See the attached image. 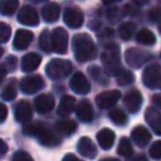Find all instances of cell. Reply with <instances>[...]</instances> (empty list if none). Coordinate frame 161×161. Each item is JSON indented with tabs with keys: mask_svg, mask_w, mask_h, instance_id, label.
Segmentation results:
<instances>
[{
	"mask_svg": "<svg viewBox=\"0 0 161 161\" xmlns=\"http://www.w3.org/2000/svg\"><path fill=\"white\" fill-rule=\"evenodd\" d=\"M73 52L74 57L79 63L92 60L97 55V47L88 34L80 33L73 36Z\"/></svg>",
	"mask_w": 161,
	"mask_h": 161,
	"instance_id": "obj_1",
	"label": "cell"
},
{
	"mask_svg": "<svg viewBox=\"0 0 161 161\" xmlns=\"http://www.w3.org/2000/svg\"><path fill=\"white\" fill-rule=\"evenodd\" d=\"M101 60L103 64V72L109 77H117L123 70L118 45L113 43L104 45V50L101 54Z\"/></svg>",
	"mask_w": 161,
	"mask_h": 161,
	"instance_id": "obj_2",
	"label": "cell"
},
{
	"mask_svg": "<svg viewBox=\"0 0 161 161\" xmlns=\"http://www.w3.org/2000/svg\"><path fill=\"white\" fill-rule=\"evenodd\" d=\"M24 133L36 137L39 140V142L47 147H53V146H57L60 143V137L58 136V133L52 131L48 126L42 125V123L26 125L24 127Z\"/></svg>",
	"mask_w": 161,
	"mask_h": 161,
	"instance_id": "obj_3",
	"label": "cell"
},
{
	"mask_svg": "<svg viewBox=\"0 0 161 161\" xmlns=\"http://www.w3.org/2000/svg\"><path fill=\"white\" fill-rule=\"evenodd\" d=\"M73 65L65 59H52L45 67V73L50 79H62L70 74Z\"/></svg>",
	"mask_w": 161,
	"mask_h": 161,
	"instance_id": "obj_4",
	"label": "cell"
},
{
	"mask_svg": "<svg viewBox=\"0 0 161 161\" xmlns=\"http://www.w3.org/2000/svg\"><path fill=\"white\" fill-rule=\"evenodd\" d=\"M125 58L130 67L137 69V68H141L142 65H145L146 63L153 60L155 57L152 53H150L147 50H143L140 48H130L128 50H126Z\"/></svg>",
	"mask_w": 161,
	"mask_h": 161,
	"instance_id": "obj_5",
	"label": "cell"
},
{
	"mask_svg": "<svg viewBox=\"0 0 161 161\" xmlns=\"http://www.w3.org/2000/svg\"><path fill=\"white\" fill-rule=\"evenodd\" d=\"M142 82L150 89L161 87V65L158 63H151L142 72Z\"/></svg>",
	"mask_w": 161,
	"mask_h": 161,
	"instance_id": "obj_6",
	"label": "cell"
},
{
	"mask_svg": "<svg viewBox=\"0 0 161 161\" xmlns=\"http://www.w3.org/2000/svg\"><path fill=\"white\" fill-rule=\"evenodd\" d=\"M63 21L72 29H78L83 25L84 16L79 8L77 6H67L63 14Z\"/></svg>",
	"mask_w": 161,
	"mask_h": 161,
	"instance_id": "obj_7",
	"label": "cell"
},
{
	"mask_svg": "<svg viewBox=\"0 0 161 161\" xmlns=\"http://www.w3.org/2000/svg\"><path fill=\"white\" fill-rule=\"evenodd\" d=\"M44 84L45 83H44L43 78L39 74L28 75L20 80V88H21L23 93H25V94H34V93L39 92L40 89L44 88Z\"/></svg>",
	"mask_w": 161,
	"mask_h": 161,
	"instance_id": "obj_8",
	"label": "cell"
},
{
	"mask_svg": "<svg viewBox=\"0 0 161 161\" xmlns=\"http://www.w3.org/2000/svg\"><path fill=\"white\" fill-rule=\"evenodd\" d=\"M53 52L58 54H64L68 48V33L63 28H55L52 33Z\"/></svg>",
	"mask_w": 161,
	"mask_h": 161,
	"instance_id": "obj_9",
	"label": "cell"
},
{
	"mask_svg": "<svg viewBox=\"0 0 161 161\" xmlns=\"http://www.w3.org/2000/svg\"><path fill=\"white\" fill-rule=\"evenodd\" d=\"M119 98H121L119 91H114V89L104 91V92L99 93V94L96 97V104H97L98 108H101V109H107V108L113 107V106L118 102Z\"/></svg>",
	"mask_w": 161,
	"mask_h": 161,
	"instance_id": "obj_10",
	"label": "cell"
},
{
	"mask_svg": "<svg viewBox=\"0 0 161 161\" xmlns=\"http://www.w3.org/2000/svg\"><path fill=\"white\" fill-rule=\"evenodd\" d=\"M18 21L23 25L36 26L39 24V16L36 10L30 5L23 6L18 13Z\"/></svg>",
	"mask_w": 161,
	"mask_h": 161,
	"instance_id": "obj_11",
	"label": "cell"
},
{
	"mask_svg": "<svg viewBox=\"0 0 161 161\" xmlns=\"http://www.w3.org/2000/svg\"><path fill=\"white\" fill-rule=\"evenodd\" d=\"M69 87L77 94H87L91 91L89 80L86 78V75L82 72H75L73 74V77L69 80Z\"/></svg>",
	"mask_w": 161,
	"mask_h": 161,
	"instance_id": "obj_12",
	"label": "cell"
},
{
	"mask_svg": "<svg viewBox=\"0 0 161 161\" xmlns=\"http://www.w3.org/2000/svg\"><path fill=\"white\" fill-rule=\"evenodd\" d=\"M123 103H125V107L127 108V111H130L131 113L138 112L141 106H142V94H141V92L137 91V89L130 91L125 96Z\"/></svg>",
	"mask_w": 161,
	"mask_h": 161,
	"instance_id": "obj_13",
	"label": "cell"
},
{
	"mask_svg": "<svg viewBox=\"0 0 161 161\" xmlns=\"http://www.w3.org/2000/svg\"><path fill=\"white\" fill-rule=\"evenodd\" d=\"M34 39V34L30 30H24V29H19L15 33L14 36V42H13V47L16 50H24L26 49L31 42Z\"/></svg>",
	"mask_w": 161,
	"mask_h": 161,
	"instance_id": "obj_14",
	"label": "cell"
},
{
	"mask_svg": "<svg viewBox=\"0 0 161 161\" xmlns=\"http://www.w3.org/2000/svg\"><path fill=\"white\" fill-rule=\"evenodd\" d=\"M54 104H55L54 97L52 94H48V93L39 94L34 99L35 111L39 112V113H48V112H50L54 108Z\"/></svg>",
	"mask_w": 161,
	"mask_h": 161,
	"instance_id": "obj_15",
	"label": "cell"
},
{
	"mask_svg": "<svg viewBox=\"0 0 161 161\" xmlns=\"http://www.w3.org/2000/svg\"><path fill=\"white\" fill-rule=\"evenodd\" d=\"M14 116H15V119L18 122H20V123H28L31 119V116H33V111H31L30 104L26 101H19L15 104Z\"/></svg>",
	"mask_w": 161,
	"mask_h": 161,
	"instance_id": "obj_16",
	"label": "cell"
},
{
	"mask_svg": "<svg viewBox=\"0 0 161 161\" xmlns=\"http://www.w3.org/2000/svg\"><path fill=\"white\" fill-rule=\"evenodd\" d=\"M77 150L86 158H94L97 156V147L89 137H80L77 143Z\"/></svg>",
	"mask_w": 161,
	"mask_h": 161,
	"instance_id": "obj_17",
	"label": "cell"
},
{
	"mask_svg": "<svg viewBox=\"0 0 161 161\" xmlns=\"http://www.w3.org/2000/svg\"><path fill=\"white\" fill-rule=\"evenodd\" d=\"M145 119L156 135L161 136V112L153 107H148L145 113Z\"/></svg>",
	"mask_w": 161,
	"mask_h": 161,
	"instance_id": "obj_18",
	"label": "cell"
},
{
	"mask_svg": "<svg viewBox=\"0 0 161 161\" xmlns=\"http://www.w3.org/2000/svg\"><path fill=\"white\" fill-rule=\"evenodd\" d=\"M131 137L138 147H146L151 141V133L145 126H136L131 132Z\"/></svg>",
	"mask_w": 161,
	"mask_h": 161,
	"instance_id": "obj_19",
	"label": "cell"
},
{
	"mask_svg": "<svg viewBox=\"0 0 161 161\" xmlns=\"http://www.w3.org/2000/svg\"><path fill=\"white\" fill-rule=\"evenodd\" d=\"M40 63H42V57L38 53H28L23 57L20 67L24 73H30L35 70L40 65Z\"/></svg>",
	"mask_w": 161,
	"mask_h": 161,
	"instance_id": "obj_20",
	"label": "cell"
},
{
	"mask_svg": "<svg viewBox=\"0 0 161 161\" xmlns=\"http://www.w3.org/2000/svg\"><path fill=\"white\" fill-rule=\"evenodd\" d=\"M75 114L82 122H91L93 119V107L88 101H80L75 107Z\"/></svg>",
	"mask_w": 161,
	"mask_h": 161,
	"instance_id": "obj_21",
	"label": "cell"
},
{
	"mask_svg": "<svg viewBox=\"0 0 161 161\" xmlns=\"http://www.w3.org/2000/svg\"><path fill=\"white\" fill-rule=\"evenodd\" d=\"M74 106H75V99L74 97L72 96H63L60 98V102L58 104V108H57V113L60 116V117H65V116H69L73 109H74Z\"/></svg>",
	"mask_w": 161,
	"mask_h": 161,
	"instance_id": "obj_22",
	"label": "cell"
},
{
	"mask_svg": "<svg viewBox=\"0 0 161 161\" xmlns=\"http://www.w3.org/2000/svg\"><path fill=\"white\" fill-rule=\"evenodd\" d=\"M114 132L109 128H102L97 133V141L103 150H109L114 143Z\"/></svg>",
	"mask_w": 161,
	"mask_h": 161,
	"instance_id": "obj_23",
	"label": "cell"
},
{
	"mask_svg": "<svg viewBox=\"0 0 161 161\" xmlns=\"http://www.w3.org/2000/svg\"><path fill=\"white\" fill-rule=\"evenodd\" d=\"M42 15L45 21L48 23H54L58 20L60 15V6L55 3H48L43 6L42 9Z\"/></svg>",
	"mask_w": 161,
	"mask_h": 161,
	"instance_id": "obj_24",
	"label": "cell"
},
{
	"mask_svg": "<svg viewBox=\"0 0 161 161\" xmlns=\"http://www.w3.org/2000/svg\"><path fill=\"white\" fill-rule=\"evenodd\" d=\"M75 130H77V125H75V122H73L70 119H62L55 123V132L64 135V136L73 135L75 132Z\"/></svg>",
	"mask_w": 161,
	"mask_h": 161,
	"instance_id": "obj_25",
	"label": "cell"
},
{
	"mask_svg": "<svg viewBox=\"0 0 161 161\" xmlns=\"http://www.w3.org/2000/svg\"><path fill=\"white\" fill-rule=\"evenodd\" d=\"M136 40L140 44H143V45H153L156 43V36H155V34L151 30H148V29H141L136 34Z\"/></svg>",
	"mask_w": 161,
	"mask_h": 161,
	"instance_id": "obj_26",
	"label": "cell"
},
{
	"mask_svg": "<svg viewBox=\"0 0 161 161\" xmlns=\"http://www.w3.org/2000/svg\"><path fill=\"white\" fill-rule=\"evenodd\" d=\"M16 93H18V91H16L15 79H11V80L4 87V89L1 91L0 97H1V99H4V101H13V99L16 97Z\"/></svg>",
	"mask_w": 161,
	"mask_h": 161,
	"instance_id": "obj_27",
	"label": "cell"
},
{
	"mask_svg": "<svg viewBox=\"0 0 161 161\" xmlns=\"http://www.w3.org/2000/svg\"><path fill=\"white\" fill-rule=\"evenodd\" d=\"M19 6L18 0H1L0 1V14L1 15H13Z\"/></svg>",
	"mask_w": 161,
	"mask_h": 161,
	"instance_id": "obj_28",
	"label": "cell"
},
{
	"mask_svg": "<svg viewBox=\"0 0 161 161\" xmlns=\"http://www.w3.org/2000/svg\"><path fill=\"white\" fill-rule=\"evenodd\" d=\"M108 117L111 118V121L117 125V126H125L127 123V116L123 111H121L119 108H113L108 112Z\"/></svg>",
	"mask_w": 161,
	"mask_h": 161,
	"instance_id": "obj_29",
	"label": "cell"
},
{
	"mask_svg": "<svg viewBox=\"0 0 161 161\" xmlns=\"http://www.w3.org/2000/svg\"><path fill=\"white\" fill-rule=\"evenodd\" d=\"M89 74H91V77H92L97 83H99V84H102V86L108 84V78H107L106 73H104L99 67H97V65H91V67H89Z\"/></svg>",
	"mask_w": 161,
	"mask_h": 161,
	"instance_id": "obj_30",
	"label": "cell"
},
{
	"mask_svg": "<svg viewBox=\"0 0 161 161\" xmlns=\"http://www.w3.org/2000/svg\"><path fill=\"white\" fill-rule=\"evenodd\" d=\"M135 30H136L135 24L131 23V21H127V23H123V24L119 25V28H118V34H119V36H121L123 40H128V39H131V38L133 36Z\"/></svg>",
	"mask_w": 161,
	"mask_h": 161,
	"instance_id": "obj_31",
	"label": "cell"
},
{
	"mask_svg": "<svg viewBox=\"0 0 161 161\" xmlns=\"http://www.w3.org/2000/svg\"><path fill=\"white\" fill-rule=\"evenodd\" d=\"M39 45L40 48L47 52V53H50L53 52V43H52V34L49 33V30H43L40 36H39Z\"/></svg>",
	"mask_w": 161,
	"mask_h": 161,
	"instance_id": "obj_32",
	"label": "cell"
},
{
	"mask_svg": "<svg viewBox=\"0 0 161 161\" xmlns=\"http://www.w3.org/2000/svg\"><path fill=\"white\" fill-rule=\"evenodd\" d=\"M118 153L123 157H130L132 156L133 153V148H132V145H131V141L126 137H122L119 143H118Z\"/></svg>",
	"mask_w": 161,
	"mask_h": 161,
	"instance_id": "obj_33",
	"label": "cell"
},
{
	"mask_svg": "<svg viewBox=\"0 0 161 161\" xmlns=\"http://www.w3.org/2000/svg\"><path fill=\"white\" fill-rule=\"evenodd\" d=\"M117 83L119 84V86H128V84H132L133 82H135V75H133V73L132 72H130V70H122L117 77Z\"/></svg>",
	"mask_w": 161,
	"mask_h": 161,
	"instance_id": "obj_34",
	"label": "cell"
},
{
	"mask_svg": "<svg viewBox=\"0 0 161 161\" xmlns=\"http://www.w3.org/2000/svg\"><path fill=\"white\" fill-rule=\"evenodd\" d=\"M10 35H11V28L5 23H0V43H6Z\"/></svg>",
	"mask_w": 161,
	"mask_h": 161,
	"instance_id": "obj_35",
	"label": "cell"
},
{
	"mask_svg": "<svg viewBox=\"0 0 161 161\" xmlns=\"http://www.w3.org/2000/svg\"><path fill=\"white\" fill-rule=\"evenodd\" d=\"M150 156L155 160H161V141H156L150 147Z\"/></svg>",
	"mask_w": 161,
	"mask_h": 161,
	"instance_id": "obj_36",
	"label": "cell"
},
{
	"mask_svg": "<svg viewBox=\"0 0 161 161\" xmlns=\"http://www.w3.org/2000/svg\"><path fill=\"white\" fill-rule=\"evenodd\" d=\"M148 19L152 23H157L161 20V6H155L148 11Z\"/></svg>",
	"mask_w": 161,
	"mask_h": 161,
	"instance_id": "obj_37",
	"label": "cell"
},
{
	"mask_svg": "<svg viewBox=\"0 0 161 161\" xmlns=\"http://www.w3.org/2000/svg\"><path fill=\"white\" fill-rule=\"evenodd\" d=\"M16 58L14 57V55H9L8 58H6V60H5V64H4V67H5V69L8 70V72H14L15 70V68H16Z\"/></svg>",
	"mask_w": 161,
	"mask_h": 161,
	"instance_id": "obj_38",
	"label": "cell"
},
{
	"mask_svg": "<svg viewBox=\"0 0 161 161\" xmlns=\"http://www.w3.org/2000/svg\"><path fill=\"white\" fill-rule=\"evenodd\" d=\"M13 161H33V158L25 151H16L13 155Z\"/></svg>",
	"mask_w": 161,
	"mask_h": 161,
	"instance_id": "obj_39",
	"label": "cell"
},
{
	"mask_svg": "<svg viewBox=\"0 0 161 161\" xmlns=\"http://www.w3.org/2000/svg\"><path fill=\"white\" fill-rule=\"evenodd\" d=\"M119 10L116 8H113V9H109L108 10V13H107V16H108V19H111V21H114V19H118L119 18Z\"/></svg>",
	"mask_w": 161,
	"mask_h": 161,
	"instance_id": "obj_40",
	"label": "cell"
},
{
	"mask_svg": "<svg viewBox=\"0 0 161 161\" xmlns=\"http://www.w3.org/2000/svg\"><path fill=\"white\" fill-rule=\"evenodd\" d=\"M112 35H113V29H111V28H106V29H103V30L99 33L98 36H99L101 39H104V38L107 39V38H111Z\"/></svg>",
	"mask_w": 161,
	"mask_h": 161,
	"instance_id": "obj_41",
	"label": "cell"
},
{
	"mask_svg": "<svg viewBox=\"0 0 161 161\" xmlns=\"http://www.w3.org/2000/svg\"><path fill=\"white\" fill-rule=\"evenodd\" d=\"M6 116H8V107L3 102H0V122L5 121Z\"/></svg>",
	"mask_w": 161,
	"mask_h": 161,
	"instance_id": "obj_42",
	"label": "cell"
},
{
	"mask_svg": "<svg viewBox=\"0 0 161 161\" xmlns=\"http://www.w3.org/2000/svg\"><path fill=\"white\" fill-rule=\"evenodd\" d=\"M62 161H82L80 158H78L75 155H73V153H67L64 157H63V160Z\"/></svg>",
	"mask_w": 161,
	"mask_h": 161,
	"instance_id": "obj_43",
	"label": "cell"
},
{
	"mask_svg": "<svg viewBox=\"0 0 161 161\" xmlns=\"http://www.w3.org/2000/svg\"><path fill=\"white\" fill-rule=\"evenodd\" d=\"M6 151H8V145L0 138V157L4 156L6 153Z\"/></svg>",
	"mask_w": 161,
	"mask_h": 161,
	"instance_id": "obj_44",
	"label": "cell"
},
{
	"mask_svg": "<svg viewBox=\"0 0 161 161\" xmlns=\"http://www.w3.org/2000/svg\"><path fill=\"white\" fill-rule=\"evenodd\" d=\"M152 102H153L158 108H161V94H155V96L152 97Z\"/></svg>",
	"mask_w": 161,
	"mask_h": 161,
	"instance_id": "obj_45",
	"label": "cell"
},
{
	"mask_svg": "<svg viewBox=\"0 0 161 161\" xmlns=\"http://www.w3.org/2000/svg\"><path fill=\"white\" fill-rule=\"evenodd\" d=\"M6 72H8V70L5 69V67L0 64V84H1V82L4 80V78H5V75H6Z\"/></svg>",
	"mask_w": 161,
	"mask_h": 161,
	"instance_id": "obj_46",
	"label": "cell"
},
{
	"mask_svg": "<svg viewBox=\"0 0 161 161\" xmlns=\"http://www.w3.org/2000/svg\"><path fill=\"white\" fill-rule=\"evenodd\" d=\"M101 161H119L117 158H113V157H107V158H102Z\"/></svg>",
	"mask_w": 161,
	"mask_h": 161,
	"instance_id": "obj_47",
	"label": "cell"
},
{
	"mask_svg": "<svg viewBox=\"0 0 161 161\" xmlns=\"http://www.w3.org/2000/svg\"><path fill=\"white\" fill-rule=\"evenodd\" d=\"M3 54H4V49H3L1 47H0V58L3 57Z\"/></svg>",
	"mask_w": 161,
	"mask_h": 161,
	"instance_id": "obj_48",
	"label": "cell"
},
{
	"mask_svg": "<svg viewBox=\"0 0 161 161\" xmlns=\"http://www.w3.org/2000/svg\"><path fill=\"white\" fill-rule=\"evenodd\" d=\"M158 30H160V33H161V23L158 24Z\"/></svg>",
	"mask_w": 161,
	"mask_h": 161,
	"instance_id": "obj_49",
	"label": "cell"
}]
</instances>
